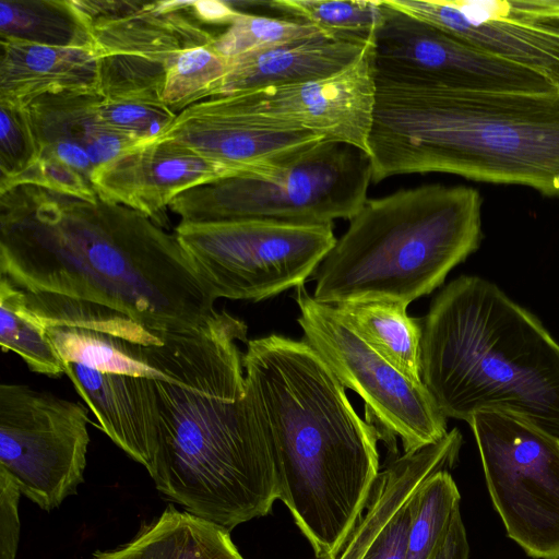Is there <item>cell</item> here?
Listing matches in <instances>:
<instances>
[{
    "label": "cell",
    "instance_id": "1",
    "mask_svg": "<svg viewBox=\"0 0 559 559\" xmlns=\"http://www.w3.org/2000/svg\"><path fill=\"white\" fill-rule=\"evenodd\" d=\"M0 275L29 293L92 301L156 332H199L215 297L176 234L97 198L38 186L0 193Z\"/></svg>",
    "mask_w": 559,
    "mask_h": 559
},
{
    "label": "cell",
    "instance_id": "2",
    "mask_svg": "<svg viewBox=\"0 0 559 559\" xmlns=\"http://www.w3.org/2000/svg\"><path fill=\"white\" fill-rule=\"evenodd\" d=\"M243 321L221 311L183 334L174 382L155 379L157 442L146 469L156 489L186 511L228 531L265 516L281 498L270 438L246 379Z\"/></svg>",
    "mask_w": 559,
    "mask_h": 559
},
{
    "label": "cell",
    "instance_id": "3",
    "mask_svg": "<svg viewBox=\"0 0 559 559\" xmlns=\"http://www.w3.org/2000/svg\"><path fill=\"white\" fill-rule=\"evenodd\" d=\"M242 362L273 449L280 500L316 557L335 559L380 473V431L304 340H250Z\"/></svg>",
    "mask_w": 559,
    "mask_h": 559
},
{
    "label": "cell",
    "instance_id": "4",
    "mask_svg": "<svg viewBox=\"0 0 559 559\" xmlns=\"http://www.w3.org/2000/svg\"><path fill=\"white\" fill-rule=\"evenodd\" d=\"M372 182L443 173L559 198V91L451 90L376 76Z\"/></svg>",
    "mask_w": 559,
    "mask_h": 559
},
{
    "label": "cell",
    "instance_id": "5",
    "mask_svg": "<svg viewBox=\"0 0 559 559\" xmlns=\"http://www.w3.org/2000/svg\"><path fill=\"white\" fill-rule=\"evenodd\" d=\"M420 321L421 382L445 418L507 411L559 439V343L537 317L463 275Z\"/></svg>",
    "mask_w": 559,
    "mask_h": 559
},
{
    "label": "cell",
    "instance_id": "6",
    "mask_svg": "<svg viewBox=\"0 0 559 559\" xmlns=\"http://www.w3.org/2000/svg\"><path fill=\"white\" fill-rule=\"evenodd\" d=\"M481 206L477 189L440 183L367 199L313 274L312 297L409 305L432 293L479 248Z\"/></svg>",
    "mask_w": 559,
    "mask_h": 559
},
{
    "label": "cell",
    "instance_id": "7",
    "mask_svg": "<svg viewBox=\"0 0 559 559\" xmlns=\"http://www.w3.org/2000/svg\"><path fill=\"white\" fill-rule=\"evenodd\" d=\"M371 182V160L366 152L323 140L269 171L224 177L191 188L169 207L186 223L261 219L333 224L358 213Z\"/></svg>",
    "mask_w": 559,
    "mask_h": 559
},
{
    "label": "cell",
    "instance_id": "8",
    "mask_svg": "<svg viewBox=\"0 0 559 559\" xmlns=\"http://www.w3.org/2000/svg\"><path fill=\"white\" fill-rule=\"evenodd\" d=\"M175 234L215 299L261 301L298 288L333 248V224L180 222Z\"/></svg>",
    "mask_w": 559,
    "mask_h": 559
},
{
    "label": "cell",
    "instance_id": "9",
    "mask_svg": "<svg viewBox=\"0 0 559 559\" xmlns=\"http://www.w3.org/2000/svg\"><path fill=\"white\" fill-rule=\"evenodd\" d=\"M467 423L509 538L534 559H559V439L507 411Z\"/></svg>",
    "mask_w": 559,
    "mask_h": 559
},
{
    "label": "cell",
    "instance_id": "10",
    "mask_svg": "<svg viewBox=\"0 0 559 559\" xmlns=\"http://www.w3.org/2000/svg\"><path fill=\"white\" fill-rule=\"evenodd\" d=\"M297 319L304 341L325 361L344 388L365 402L381 439L397 437L404 453L437 443L449 432L423 382H415L366 344L337 314L333 305L317 301L304 286L296 288Z\"/></svg>",
    "mask_w": 559,
    "mask_h": 559
},
{
    "label": "cell",
    "instance_id": "11",
    "mask_svg": "<svg viewBox=\"0 0 559 559\" xmlns=\"http://www.w3.org/2000/svg\"><path fill=\"white\" fill-rule=\"evenodd\" d=\"M86 408L25 384L0 385V468L21 495L57 509L84 480L90 443Z\"/></svg>",
    "mask_w": 559,
    "mask_h": 559
},
{
    "label": "cell",
    "instance_id": "12",
    "mask_svg": "<svg viewBox=\"0 0 559 559\" xmlns=\"http://www.w3.org/2000/svg\"><path fill=\"white\" fill-rule=\"evenodd\" d=\"M100 62V96L126 90L163 93L178 56L211 45L215 36L197 16L192 1L69 0Z\"/></svg>",
    "mask_w": 559,
    "mask_h": 559
},
{
    "label": "cell",
    "instance_id": "13",
    "mask_svg": "<svg viewBox=\"0 0 559 559\" xmlns=\"http://www.w3.org/2000/svg\"><path fill=\"white\" fill-rule=\"evenodd\" d=\"M376 76L451 90L548 93L544 76L488 55L384 1L374 32Z\"/></svg>",
    "mask_w": 559,
    "mask_h": 559
},
{
    "label": "cell",
    "instance_id": "14",
    "mask_svg": "<svg viewBox=\"0 0 559 559\" xmlns=\"http://www.w3.org/2000/svg\"><path fill=\"white\" fill-rule=\"evenodd\" d=\"M417 19L559 91V0H388Z\"/></svg>",
    "mask_w": 559,
    "mask_h": 559
},
{
    "label": "cell",
    "instance_id": "15",
    "mask_svg": "<svg viewBox=\"0 0 559 559\" xmlns=\"http://www.w3.org/2000/svg\"><path fill=\"white\" fill-rule=\"evenodd\" d=\"M225 96L245 112L356 146L369 155L376 102L373 39L352 66L333 76Z\"/></svg>",
    "mask_w": 559,
    "mask_h": 559
},
{
    "label": "cell",
    "instance_id": "16",
    "mask_svg": "<svg viewBox=\"0 0 559 559\" xmlns=\"http://www.w3.org/2000/svg\"><path fill=\"white\" fill-rule=\"evenodd\" d=\"M323 140L311 131L245 112L221 95L180 111L153 141L248 174L278 167Z\"/></svg>",
    "mask_w": 559,
    "mask_h": 559
},
{
    "label": "cell",
    "instance_id": "17",
    "mask_svg": "<svg viewBox=\"0 0 559 559\" xmlns=\"http://www.w3.org/2000/svg\"><path fill=\"white\" fill-rule=\"evenodd\" d=\"M462 443L453 428L437 443L397 455L380 469L366 509L335 559H406L413 497L429 476L455 465Z\"/></svg>",
    "mask_w": 559,
    "mask_h": 559
},
{
    "label": "cell",
    "instance_id": "18",
    "mask_svg": "<svg viewBox=\"0 0 559 559\" xmlns=\"http://www.w3.org/2000/svg\"><path fill=\"white\" fill-rule=\"evenodd\" d=\"M240 173L159 141L139 144L95 169L98 198L133 209L165 225V209L185 191Z\"/></svg>",
    "mask_w": 559,
    "mask_h": 559
},
{
    "label": "cell",
    "instance_id": "19",
    "mask_svg": "<svg viewBox=\"0 0 559 559\" xmlns=\"http://www.w3.org/2000/svg\"><path fill=\"white\" fill-rule=\"evenodd\" d=\"M100 97L93 91L63 92L40 96L25 106L38 148L37 162L62 167L93 187L96 168L141 144L104 123Z\"/></svg>",
    "mask_w": 559,
    "mask_h": 559
},
{
    "label": "cell",
    "instance_id": "20",
    "mask_svg": "<svg viewBox=\"0 0 559 559\" xmlns=\"http://www.w3.org/2000/svg\"><path fill=\"white\" fill-rule=\"evenodd\" d=\"M64 374L97 418L100 429L147 469L159 426L155 379L100 371L78 362H64Z\"/></svg>",
    "mask_w": 559,
    "mask_h": 559
},
{
    "label": "cell",
    "instance_id": "21",
    "mask_svg": "<svg viewBox=\"0 0 559 559\" xmlns=\"http://www.w3.org/2000/svg\"><path fill=\"white\" fill-rule=\"evenodd\" d=\"M373 37L322 34L228 58L213 97L333 76L352 66Z\"/></svg>",
    "mask_w": 559,
    "mask_h": 559
},
{
    "label": "cell",
    "instance_id": "22",
    "mask_svg": "<svg viewBox=\"0 0 559 559\" xmlns=\"http://www.w3.org/2000/svg\"><path fill=\"white\" fill-rule=\"evenodd\" d=\"M0 103L25 107L63 92L99 93L100 62L92 46H48L1 36Z\"/></svg>",
    "mask_w": 559,
    "mask_h": 559
},
{
    "label": "cell",
    "instance_id": "23",
    "mask_svg": "<svg viewBox=\"0 0 559 559\" xmlns=\"http://www.w3.org/2000/svg\"><path fill=\"white\" fill-rule=\"evenodd\" d=\"M91 559H245L230 531L168 506L128 543Z\"/></svg>",
    "mask_w": 559,
    "mask_h": 559
},
{
    "label": "cell",
    "instance_id": "24",
    "mask_svg": "<svg viewBox=\"0 0 559 559\" xmlns=\"http://www.w3.org/2000/svg\"><path fill=\"white\" fill-rule=\"evenodd\" d=\"M333 306L366 344L408 379L421 382V321L408 316V305L389 298H358Z\"/></svg>",
    "mask_w": 559,
    "mask_h": 559
},
{
    "label": "cell",
    "instance_id": "25",
    "mask_svg": "<svg viewBox=\"0 0 559 559\" xmlns=\"http://www.w3.org/2000/svg\"><path fill=\"white\" fill-rule=\"evenodd\" d=\"M46 332L63 362L83 364L106 372L160 379L151 364V344L79 328L50 326L46 328Z\"/></svg>",
    "mask_w": 559,
    "mask_h": 559
},
{
    "label": "cell",
    "instance_id": "26",
    "mask_svg": "<svg viewBox=\"0 0 559 559\" xmlns=\"http://www.w3.org/2000/svg\"><path fill=\"white\" fill-rule=\"evenodd\" d=\"M24 296L26 307L45 329H86L145 345L158 342L163 335V332L152 331L122 312L92 301L48 293L24 292Z\"/></svg>",
    "mask_w": 559,
    "mask_h": 559
},
{
    "label": "cell",
    "instance_id": "27",
    "mask_svg": "<svg viewBox=\"0 0 559 559\" xmlns=\"http://www.w3.org/2000/svg\"><path fill=\"white\" fill-rule=\"evenodd\" d=\"M0 345L17 354L29 370L49 377L64 374V362L46 329L28 310L24 292L0 276Z\"/></svg>",
    "mask_w": 559,
    "mask_h": 559
},
{
    "label": "cell",
    "instance_id": "28",
    "mask_svg": "<svg viewBox=\"0 0 559 559\" xmlns=\"http://www.w3.org/2000/svg\"><path fill=\"white\" fill-rule=\"evenodd\" d=\"M0 35L48 46H91L69 0H1Z\"/></svg>",
    "mask_w": 559,
    "mask_h": 559
},
{
    "label": "cell",
    "instance_id": "29",
    "mask_svg": "<svg viewBox=\"0 0 559 559\" xmlns=\"http://www.w3.org/2000/svg\"><path fill=\"white\" fill-rule=\"evenodd\" d=\"M461 495L449 471L429 476L411 504L406 559H435L445 542Z\"/></svg>",
    "mask_w": 559,
    "mask_h": 559
},
{
    "label": "cell",
    "instance_id": "30",
    "mask_svg": "<svg viewBox=\"0 0 559 559\" xmlns=\"http://www.w3.org/2000/svg\"><path fill=\"white\" fill-rule=\"evenodd\" d=\"M267 5L290 20L362 39L374 36L384 16V1L380 0H274Z\"/></svg>",
    "mask_w": 559,
    "mask_h": 559
},
{
    "label": "cell",
    "instance_id": "31",
    "mask_svg": "<svg viewBox=\"0 0 559 559\" xmlns=\"http://www.w3.org/2000/svg\"><path fill=\"white\" fill-rule=\"evenodd\" d=\"M98 108L108 128L141 144L157 139L177 116L164 103L162 91L154 88L126 90L104 95Z\"/></svg>",
    "mask_w": 559,
    "mask_h": 559
},
{
    "label": "cell",
    "instance_id": "32",
    "mask_svg": "<svg viewBox=\"0 0 559 559\" xmlns=\"http://www.w3.org/2000/svg\"><path fill=\"white\" fill-rule=\"evenodd\" d=\"M228 70V58L211 45L181 52L165 75L162 97L178 115L201 100L213 97L214 90Z\"/></svg>",
    "mask_w": 559,
    "mask_h": 559
},
{
    "label": "cell",
    "instance_id": "33",
    "mask_svg": "<svg viewBox=\"0 0 559 559\" xmlns=\"http://www.w3.org/2000/svg\"><path fill=\"white\" fill-rule=\"evenodd\" d=\"M331 34L308 23L239 12L212 48L226 58L278 44ZM334 35V34H332ZM341 36V35H340Z\"/></svg>",
    "mask_w": 559,
    "mask_h": 559
},
{
    "label": "cell",
    "instance_id": "34",
    "mask_svg": "<svg viewBox=\"0 0 559 559\" xmlns=\"http://www.w3.org/2000/svg\"><path fill=\"white\" fill-rule=\"evenodd\" d=\"M38 159L36 140L25 107L0 103V192Z\"/></svg>",
    "mask_w": 559,
    "mask_h": 559
},
{
    "label": "cell",
    "instance_id": "35",
    "mask_svg": "<svg viewBox=\"0 0 559 559\" xmlns=\"http://www.w3.org/2000/svg\"><path fill=\"white\" fill-rule=\"evenodd\" d=\"M20 496L12 478L0 468V559H15L17 552Z\"/></svg>",
    "mask_w": 559,
    "mask_h": 559
},
{
    "label": "cell",
    "instance_id": "36",
    "mask_svg": "<svg viewBox=\"0 0 559 559\" xmlns=\"http://www.w3.org/2000/svg\"><path fill=\"white\" fill-rule=\"evenodd\" d=\"M468 557L469 546L461 512L459 511L453 519L445 542L435 559H468Z\"/></svg>",
    "mask_w": 559,
    "mask_h": 559
},
{
    "label": "cell",
    "instance_id": "37",
    "mask_svg": "<svg viewBox=\"0 0 559 559\" xmlns=\"http://www.w3.org/2000/svg\"><path fill=\"white\" fill-rule=\"evenodd\" d=\"M193 10L204 24H230L240 11L229 2L214 0L192 1Z\"/></svg>",
    "mask_w": 559,
    "mask_h": 559
}]
</instances>
